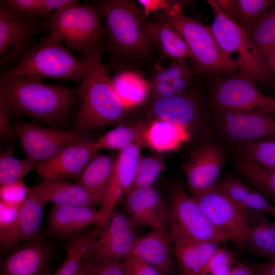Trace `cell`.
<instances>
[{"label": "cell", "mask_w": 275, "mask_h": 275, "mask_svg": "<svg viewBox=\"0 0 275 275\" xmlns=\"http://www.w3.org/2000/svg\"><path fill=\"white\" fill-rule=\"evenodd\" d=\"M95 3L106 32L102 46L108 57L107 70H137L153 64L158 52L145 35L148 16L142 6L130 0Z\"/></svg>", "instance_id": "1"}, {"label": "cell", "mask_w": 275, "mask_h": 275, "mask_svg": "<svg viewBox=\"0 0 275 275\" xmlns=\"http://www.w3.org/2000/svg\"><path fill=\"white\" fill-rule=\"evenodd\" d=\"M102 46L82 54L78 60L65 47L53 32L39 44L32 43L25 50L18 63L1 75L41 80L45 78L81 81L89 70Z\"/></svg>", "instance_id": "2"}, {"label": "cell", "mask_w": 275, "mask_h": 275, "mask_svg": "<svg viewBox=\"0 0 275 275\" xmlns=\"http://www.w3.org/2000/svg\"><path fill=\"white\" fill-rule=\"evenodd\" d=\"M74 93L63 84L51 85L23 77L1 76L0 99L13 114L46 123L61 120L72 106Z\"/></svg>", "instance_id": "3"}, {"label": "cell", "mask_w": 275, "mask_h": 275, "mask_svg": "<svg viewBox=\"0 0 275 275\" xmlns=\"http://www.w3.org/2000/svg\"><path fill=\"white\" fill-rule=\"evenodd\" d=\"M102 52V49L98 52L81 81V103L75 119L77 130L85 132L120 123L130 110L123 105L114 89L103 63Z\"/></svg>", "instance_id": "4"}, {"label": "cell", "mask_w": 275, "mask_h": 275, "mask_svg": "<svg viewBox=\"0 0 275 275\" xmlns=\"http://www.w3.org/2000/svg\"><path fill=\"white\" fill-rule=\"evenodd\" d=\"M182 2L160 12L156 19L171 24L181 34L190 53L195 71L201 75L217 76L237 72L236 67L223 52L208 26L186 15Z\"/></svg>", "instance_id": "5"}, {"label": "cell", "mask_w": 275, "mask_h": 275, "mask_svg": "<svg viewBox=\"0 0 275 275\" xmlns=\"http://www.w3.org/2000/svg\"><path fill=\"white\" fill-rule=\"evenodd\" d=\"M207 2L214 15L208 27L225 55L239 72L256 82L265 86L272 81L274 75L248 32L223 14L214 0Z\"/></svg>", "instance_id": "6"}, {"label": "cell", "mask_w": 275, "mask_h": 275, "mask_svg": "<svg viewBox=\"0 0 275 275\" xmlns=\"http://www.w3.org/2000/svg\"><path fill=\"white\" fill-rule=\"evenodd\" d=\"M170 214L168 233L172 244L228 240L204 213L179 180L168 183Z\"/></svg>", "instance_id": "7"}, {"label": "cell", "mask_w": 275, "mask_h": 275, "mask_svg": "<svg viewBox=\"0 0 275 275\" xmlns=\"http://www.w3.org/2000/svg\"><path fill=\"white\" fill-rule=\"evenodd\" d=\"M101 16L95 3L63 8L46 22L48 30L56 34L69 50L82 54L102 46L106 37Z\"/></svg>", "instance_id": "8"}, {"label": "cell", "mask_w": 275, "mask_h": 275, "mask_svg": "<svg viewBox=\"0 0 275 275\" xmlns=\"http://www.w3.org/2000/svg\"><path fill=\"white\" fill-rule=\"evenodd\" d=\"M217 81L209 96L215 114L228 112L260 113L275 116V98L266 95L256 81L239 72Z\"/></svg>", "instance_id": "9"}, {"label": "cell", "mask_w": 275, "mask_h": 275, "mask_svg": "<svg viewBox=\"0 0 275 275\" xmlns=\"http://www.w3.org/2000/svg\"><path fill=\"white\" fill-rule=\"evenodd\" d=\"M213 225L235 244L245 246L251 230L243 210L213 187L194 198Z\"/></svg>", "instance_id": "10"}, {"label": "cell", "mask_w": 275, "mask_h": 275, "mask_svg": "<svg viewBox=\"0 0 275 275\" xmlns=\"http://www.w3.org/2000/svg\"><path fill=\"white\" fill-rule=\"evenodd\" d=\"M15 131L25 159L37 164L48 160L66 147L87 139L83 131L46 128L23 122L17 124Z\"/></svg>", "instance_id": "11"}, {"label": "cell", "mask_w": 275, "mask_h": 275, "mask_svg": "<svg viewBox=\"0 0 275 275\" xmlns=\"http://www.w3.org/2000/svg\"><path fill=\"white\" fill-rule=\"evenodd\" d=\"M127 214L115 210L107 225L98 232L91 252V261H123L130 255L137 239L134 226Z\"/></svg>", "instance_id": "12"}, {"label": "cell", "mask_w": 275, "mask_h": 275, "mask_svg": "<svg viewBox=\"0 0 275 275\" xmlns=\"http://www.w3.org/2000/svg\"><path fill=\"white\" fill-rule=\"evenodd\" d=\"M36 20L15 13L0 5L1 65H7L17 59L20 60L32 44V37L47 29L46 23L41 24Z\"/></svg>", "instance_id": "13"}, {"label": "cell", "mask_w": 275, "mask_h": 275, "mask_svg": "<svg viewBox=\"0 0 275 275\" xmlns=\"http://www.w3.org/2000/svg\"><path fill=\"white\" fill-rule=\"evenodd\" d=\"M224 162V151L215 143L205 144L192 151L183 169L193 197L197 198L215 186Z\"/></svg>", "instance_id": "14"}, {"label": "cell", "mask_w": 275, "mask_h": 275, "mask_svg": "<svg viewBox=\"0 0 275 275\" xmlns=\"http://www.w3.org/2000/svg\"><path fill=\"white\" fill-rule=\"evenodd\" d=\"M221 131L232 141L244 143L275 140V116L260 113L216 114Z\"/></svg>", "instance_id": "15"}, {"label": "cell", "mask_w": 275, "mask_h": 275, "mask_svg": "<svg viewBox=\"0 0 275 275\" xmlns=\"http://www.w3.org/2000/svg\"><path fill=\"white\" fill-rule=\"evenodd\" d=\"M140 147L132 146L117 157L111 182L98 210V226L104 228L107 225L117 203L130 191L141 158Z\"/></svg>", "instance_id": "16"}, {"label": "cell", "mask_w": 275, "mask_h": 275, "mask_svg": "<svg viewBox=\"0 0 275 275\" xmlns=\"http://www.w3.org/2000/svg\"><path fill=\"white\" fill-rule=\"evenodd\" d=\"M98 150L95 141L87 139L66 147L48 160L37 164L35 170L43 180L79 178Z\"/></svg>", "instance_id": "17"}, {"label": "cell", "mask_w": 275, "mask_h": 275, "mask_svg": "<svg viewBox=\"0 0 275 275\" xmlns=\"http://www.w3.org/2000/svg\"><path fill=\"white\" fill-rule=\"evenodd\" d=\"M53 254L51 246L39 236L29 239L4 258L0 275H51Z\"/></svg>", "instance_id": "18"}, {"label": "cell", "mask_w": 275, "mask_h": 275, "mask_svg": "<svg viewBox=\"0 0 275 275\" xmlns=\"http://www.w3.org/2000/svg\"><path fill=\"white\" fill-rule=\"evenodd\" d=\"M48 202V196L40 184L31 190L24 202L20 207L14 222L0 230L1 245L12 248L22 241L39 236L43 208Z\"/></svg>", "instance_id": "19"}, {"label": "cell", "mask_w": 275, "mask_h": 275, "mask_svg": "<svg viewBox=\"0 0 275 275\" xmlns=\"http://www.w3.org/2000/svg\"><path fill=\"white\" fill-rule=\"evenodd\" d=\"M125 196V209L135 225L168 231L169 206L156 188L152 186L140 188Z\"/></svg>", "instance_id": "20"}, {"label": "cell", "mask_w": 275, "mask_h": 275, "mask_svg": "<svg viewBox=\"0 0 275 275\" xmlns=\"http://www.w3.org/2000/svg\"><path fill=\"white\" fill-rule=\"evenodd\" d=\"M200 111L196 96L186 90L172 96L152 99L148 113L152 119H160L187 128L199 117Z\"/></svg>", "instance_id": "21"}, {"label": "cell", "mask_w": 275, "mask_h": 275, "mask_svg": "<svg viewBox=\"0 0 275 275\" xmlns=\"http://www.w3.org/2000/svg\"><path fill=\"white\" fill-rule=\"evenodd\" d=\"M130 255L153 267L159 275H169L173 270L174 255L168 231L152 229L138 238Z\"/></svg>", "instance_id": "22"}, {"label": "cell", "mask_w": 275, "mask_h": 275, "mask_svg": "<svg viewBox=\"0 0 275 275\" xmlns=\"http://www.w3.org/2000/svg\"><path fill=\"white\" fill-rule=\"evenodd\" d=\"M98 210L93 207L54 205L47 218V232L67 238L76 235L90 225L97 224Z\"/></svg>", "instance_id": "23"}, {"label": "cell", "mask_w": 275, "mask_h": 275, "mask_svg": "<svg viewBox=\"0 0 275 275\" xmlns=\"http://www.w3.org/2000/svg\"><path fill=\"white\" fill-rule=\"evenodd\" d=\"M144 32L161 56L175 60L190 59V53L183 37L167 21L148 19L145 24Z\"/></svg>", "instance_id": "24"}, {"label": "cell", "mask_w": 275, "mask_h": 275, "mask_svg": "<svg viewBox=\"0 0 275 275\" xmlns=\"http://www.w3.org/2000/svg\"><path fill=\"white\" fill-rule=\"evenodd\" d=\"M242 210L261 212L275 216V206L235 175L227 173L214 186Z\"/></svg>", "instance_id": "25"}, {"label": "cell", "mask_w": 275, "mask_h": 275, "mask_svg": "<svg viewBox=\"0 0 275 275\" xmlns=\"http://www.w3.org/2000/svg\"><path fill=\"white\" fill-rule=\"evenodd\" d=\"M116 159L112 154H95L79 178V183L89 193L96 205L101 203L108 189Z\"/></svg>", "instance_id": "26"}, {"label": "cell", "mask_w": 275, "mask_h": 275, "mask_svg": "<svg viewBox=\"0 0 275 275\" xmlns=\"http://www.w3.org/2000/svg\"><path fill=\"white\" fill-rule=\"evenodd\" d=\"M243 212L251 230L245 246L259 257L275 260V222L261 212L250 210Z\"/></svg>", "instance_id": "27"}, {"label": "cell", "mask_w": 275, "mask_h": 275, "mask_svg": "<svg viewBox=\"0 0 275 275\" xmlns=\"http://www.w3.org/2000/svg\"><path fill=\"white\" fill-rule=\"evenodd\" d=\"M188 139L186 128L160 119H151L145 127L143 145L161 153L177 149Z\"/></svg>", "instance_id": "28"}, {"label": "cell", "mask_w": 275, "mask_h": 275, "mask_svg": "<svg viewBox=\"0 0 275 275\" xmlns=\"http://www.w3.org/2000/svg\"><path fill=\"white\" fill-rule=\"evenodd\" d=\"M172 245L179 275H204L209 261L219 248L211 242Z\"/></svg>", "instance_id": "29"}, {"label": "cell", "mask_w": 275, "mask_h": 275, "mask_svg": "<svg viewBox=\"0 0 275 275\" xmlns=\"http://www.w3.org/2000/svg\"><path fill=\"white\" fill-rule=\"evenodd\" d=\"M226 16L236 23L251 31L259 18L273 6V0H214Z\"/></svg>", "instance_id": "30"}, {"label": "cell", "mask_w": 275, "mask_h": 275, "mask_svg": "<svg viewBox=\"0 0 275 275\" xmlns=\"http://www.w3.org/2000/svg\"><path fill=\"white\" fill-rule=\"evenodd\" d=\"M112 82L121 102L129 109L142 104L148 96L149 82L132 70H121Z\"/></svg>", "instance_id": "31"}, {"label": "cell", "mask_w": 275, "mask_h": 275, "mask_svg": "<svg viewBox=\"0 0 275 275\" xmlns=\"http://www.w3.org/2000/svg\"><path fill=\"white\" fill-rule=\"evenodd\" d=\"M54 205L92 207L96 205L89 193L79 183L67 181L43 180L40 183Z\"/></svg>", "instance_id": "32"}, {"label": "cell", "mask_w": 275, "mask_h": 275, "mask_svg": "<svg viewBox=\"0 0 275 275\" xmlns=\"http://www.w3.org/2000/svg\"><path fill=\"white\" fill-rule=\"evenodd\" d=\"M235 166L251 187L275 203V169L262 167L240 153Z\"/></svg>", "instance_id": "33"}, {"label": "cell", "mask_w": 275, "mask_h": 275, "mask_svg": "<svg viewBox=\"0 0 275 275\" xmlns=\"http://www.w3.org/2000/svg\"><path fill=\"white\" fill-rule=\"evenodd\" d=\"M76 0H5L1 5L20 15L33 19L49 18L53 10L58 11L78 4Z\"/></svg>", "instance_id": "34"}, {"label": "cell", "mask_w": 275, "mask_h": 275, "mask_svg": "<svg viewBox=\"0 0 275 275\" xmlns=\"http://www.w3.org/2000/svg\"><path fill=\"white\" fill-rule=\"evenodd\" d=\"M249 34L268 65L275 58V9L273 7L259 18Z\"/></svg>", "instance_id": "35"}, {"label": "cell", "mask_w": 275, "mask_h": 275, "mask_svg": "<svg viewBox=\"0 0 275 275\" xmlns=\"http://www.w3.org/2000/svg\"><path fill=\"white\" fill-rule=\"evenodd\" d=\"M99 231L76 236L69 243L66 258L60 268L51 275H77L84 260L90 255Z\"/></svg>", "instance_id": "36"}, {"label": "cell", "mask_w": 275, "mask_h": 275, "mask_svg": "<svg viewBox=\"0 0 275 275\" xmlns=\"http://www.w3.org/2000/svg\"><path fill=\"white\" fill-rule=\"evenodd\" d=\"M140 123L134 126L121 125L109 130L95 141L98 149H108L120 152L134 145H143L145 126Z\"/></svg>", "instance_id": "37"}, {"label": "cell", "mask_w": 275, "mask_h": 275, "mask_svg": "<svg viewBox=\"0 0 275 275\" xmlns=\"http://www.w3.org/2000/svg\"><path fill=\"white\" fill-rule=\"evenodd\" d=\"M166 168L165 158L161 153L156 152L141 157L134 180L129 192L140 188L152 186Z\"/></svg>", "instance_id": "38"}, {"label": "cell", "mask_w": 275, "mask_h": 275, "mask_svg": "<svg viewBox=\"0 0 275 275\" xmlns=\"http://www.w3.org/2000/svg\"><path fill=\"white\" fill-rule=\"evenodd\" d=\"M37 165V163L27 159H20L9 153H1V186L22 180L25 175L36 169Z\"/></svg>", "instance_id": "39"}, {"label": "cell", "mask_w": 275, "mask_h": 275, "mask_svg": "<svg viewBox=\"0 0 275 275\" xmlns=\"http://www.w3.org/2000/svg\"><path fill=\"white\" fill-rule=\"evenodd\" d=\"M240 154L258 164L275 169V140H266L239 144Z\"/></svg>", "instance_id": "40"}, {"label": "cell", "mask_w": 275, "mask_h": 275, "mask_svg": "<svg viewBox=\"0 0 275 275\" xmlns=\"http://www.w3.org/2000/svg\"><path fill=\"white\" fill-rule=\"evenodd\" d=\"M193 82V74L165 81H149L148 96L152 99L172 96L187 90Z\"/></svg>", "instance_id": "41"}, {"label": "cell", "mask_w": 275, "mask_h": 275, "mask_svg": "<svg viewBox=\"0 0 275 275\" xmlns=\"http://www.w3.org/2000/svg\"><path fill=\"white\" fill-rule=\"evenodd\" d=\"M81 266L86 275H126L123 262L118 260L91 261L85 259Z\"/></svg>", "instance_id": "42"}, {"label": "cell", "mask_w": 275, "mask_h": 275, "mask_svg": "<svg viewBox=\"0 0 275 275\" xmlns=\"http://www.w3.org/2000/svg\"><path fill=\"white\" fill-rule=\"evenodd\" d=\"M30 190L22 180L1 186V202L20 207L26 199Z\"/></svg>", "instance_id": "43"}, {"label": "cell", "mask_w": 275, "mask_h": 275, "mask_svg": "<svg viewBox=\"0 0 275 275\" xmlns=\"http://www.w3.org/2000/svg\"><path fill=\"white\" fill-rule=\"evenodd\" d=\"M234 261L230 251L219 247L209 261L204 275H228Z\"/></svg>", "instance_id": "44"}, {"label": "cell", "mask_w": 275, "mask_h": 275, "mask_svg": "<svg viewBox=\"0 0 275 275\" xmlns=\"http://www.w3.org/2000/svg\"><path fill=\"white\" fill-rule=\"evenodd\" d=\"M193 74L185 60H175L169 67L153 70L149 82L165 81Z\"/></svg>", "instance_id": "45"}, {"label": "cell", "mask_w": 275, "mask_h": 275, "mask_svg": "<svg viewBox=\"0 0 275 275\" xmlns=\"http://www.w3.org/2000/svg\"><path fill=\"white\" fill-rule=\"evenodd\" d=\"M122 262L126 275H159L153 267L133 255H129Z\"/></svg>", "instance_id": "46"}, {"label": "cell", "mask_w": 275, "mask_h": 275, "mask_svg": "<svg viewBox=\"0 0 275 275\" xmlns=\"http://www.w3.org/2000/svg\"><path fill=\"white\" fill-rule=\"evenodd\" d=\"M13 113L4 101L0 99V134L3 139L9 138L13 134L11 125Z\"/></svg>", "instance_id": "47"}, {"label": "cell", "mask_w": 275, "mask_h": 275, "mask_svg": "<svg viewBox=\"0 0 275 275\" xmlns=\"http://www.w3.org/2000/svg\"><path fill=\"white\" fill-rule=\"evenodd\" d=\"M136 2L142 6L147 16L151 12L169 10L178 2L175 1L167 0H139Z\"/></svg>", "instance_id": "48"}, {"label": "cell", "mask_w": 275, "mask_h": 275, "mask_svg": "<svg viewBox=\"0 0 275 275\" xmlns=\"http://www.w3.org/2000/svg\"><path fill=\"white\" fill-rule=\"evenodd\" d=\"M253 275H275V260L249 264Z\"/></svg>", "instance_id": "49"}, {"label": "cell", "mask_w": 275, "mask_h": 275, "mask_svg": "<svg viewBox=\"0 0 275 275\" xmlns=\"http://www.w3.org/2000/svg\"><path fill=\"white\" fill-rule=\"evenodd\" d=\"M228 275H253V273L249 265L235 261L230 268Z\"/></svg>", "instance_id": "50"}, {"label": "cell", "mask_w": 275, "mask_h": 275, "mask_svg": "<svg viewBox=\"0 0 275 275\" xmlns=\"http://www.w3.org/2000/svg\"><path fill=\"white\" fill-rule=\"evenodd\" d=\"M268 66L275 76V58L268 64Z\"/></svg>", "instance_id": "51"}, {"label": "cell", "mask_w": 275, "mask_h": 275, "mask_svg": "<svg viewBox=\"0 0 275 275\" xmlns=\"http://www.w3.org/2000/svg\"><path fill=\"white\" fill-rule=\"evenodd\" d=\"M77 275H86L85 273V271L84 270V269H82V266H81H81L78 271V273L77 274Z\"/></svg>", "instance_id": "52"}, {"label": "cell", "mask_w": 275, "mask_h": 275, "mask_svg": "<svg viewBox=\"0 0 275 275\" xmlns=\"http://www.w3.org/2000/svg\"><path fill=\"white\" fill-rule=\"evenodd\" d=\"M273 7L274 8V9H275V2H274V5H273Z\"/></svg>", "instance_id": "53"}]
</instances>
